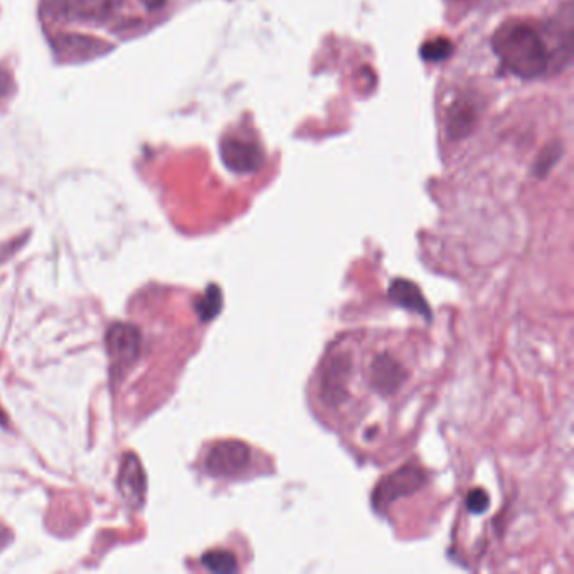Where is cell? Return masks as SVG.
Masks as SVG:
<instances>
[{
    "mask_svg": "<svg viewBox=\"0 0 574 574\" xmlns=\"http://www.w3.org/2000/svg\"><path fill=\"white\" fill-rule=\"evenodd\" d=\"M500 63L512 75L532 80L544 75L549 66V49L543 36L526 22H507L492 38Z\"/></svg>",
    "mask_w": 574,
    "mask_h": 574,
    "instance_id": "obj_1",
    "label": "cell"
},
{
    "mask_svg": "<svg viewBox=\"0 0 574 574\" xmlns=\"http://www.w3.org/2000/svg\"><path fill=\"white\" fill-rule=\"evenodd\" d=\"M352 378V359L347 352L330 357L319 379V398L327 408H339L346 401Z\"/></svg>",
    "mask_w": 574,
    "mask_h": 574,
    "instance_id": "obj_2",
    "label": "cell"
},
{
    "mask_svg": "<svg viewBox=\"0 0 574 574\" xmlns=\"http://www.w3.org/2000/svg\"><path fill=\"white\" fill-rule=\"evenodd\" d=\"M251 465V448L243 442H219L209 450L204 467L213 477H238Z\"/></svg>",
    "mask_w": 574,
    "mask_h": 574,
    "instance_id": "obj_3",
    "label": "cell"
},
{
    "mask_svg": "<svg viewBox=\"0 0 574 574\" xmlns=\"http://www.w3.org/2000/svg\"><path fill=\"white\" fill-rule=\"evenodd\" d=\"M107 347L113 373H122L139 359L142 335L132 324H113L107 332Z\"/></svg>",
    "mask_w": 574,
    "mask_h": 574,
    "instance_id": "obj_4",
    "label": "cell"
},
{
    "mask_svg": "<svg viewBox=\"0 0 574 574\" xmlns=\"http://www.w3.org/2000/svg\"><path fill=\"white\" fill-rule=\"evenodd\" d=\"M426 484V474L418 467L399 468L398 472L389 475L374 490V505L388 507L396 500L404 499L408 495L415 494Z\"/></svg>",
    "mask_w": 574,
    "mask_h": 574,
    "instance_id": "obj_5",
    "label": "cell"
},
{
    "mask_svg": "<svg viewBox=\"0 0 574 574\" xmlns=\"http://www.w3.org/2000/svg\"><path fill=\"white\" fill-rule=\"evenodd\" d=\"M410 378V374L406 371V367L391 356L388 352L374 356L371 362V371H369V379H371V386H373L376 393L381 396H393L398 393L399 388L403 386Z\"/></svg>",
    "mask_w": 574,
    "mask_h": 574,
    "instance_id": "obj_6",
    "label": "cell"
},
{
    "mask_svg": "<svg viewBox=\"0 0 574 574\" xmlns=\"http://www.w3.org/2000/svg\"><path fill=\"white\" fill-rule=\"evenodd\" d=\"M221 157L229 171L236 174H251L261 169L265 155L258 145L248 140L229 139L221 144Z\"/></svg>",
    "mask_w": 574,
    "mask_h": 574,
    "instance_id": "obj_7",
    "label": "cell"
},
{
    "mask_svg": "<svg viewBox=\"0 0 574 574\" xmlns=\"http://www.w3.org/2000/svg\"><path fill=\"white\" fill-rule=\"evenodd\" d=\"M54 17L64 21H101L110 14L112 0H54Z\"/></svg>",
    "mask_w": 574,
    "mask_h": 574,
    "instance_id": "obj_8",
    "label": "cell"
},
{
    "mask_svg": "<svg viewBox=\"0 0 574 574\" xmlns=\"http://www.w3.org/2000/svg\"><path fill=\"white\" fill-rule=\"evenodd\" d=\"M118 487L128 505L140 507L144 504L145 490H147L144 468L139 458L132 453L123 458L120 475H118Z\"/></svg>",
    "mask_w": 574,
    "mask_h": 574,
    "instance_id": "obj_9",
    "label": "cell"
},
{
    "mask_svg": "<svg viewBox=\"0 0 574 574\" xmlns=\"http://www.w3.org/2000/svg\"><path fill=\"white\" fill-rule=\"evenodd\" d=\"M479 118V107L470 96L455 101L447 117V133L452 140H460L472 132Z\"/></svg>",
    "mask_w": 574,
    "mask_h": 574,
    "instance_id": "obj_10",
    "label": "cell"
},
{
    "mask_svg": "<svg viewBox=\"0 0 574 574\" xmlns=\"http://www.w3.org/2000/svg\"><path fill=\"white\" fill-rule=\"evenodd\" d=\"M389 298L403 309L411 310V312H416V314L428 317V319L431 317L430 307H428V303L421 295L420 288L416 287L415 283L403 280V278L394 280L389 287Z\"/></svg>",
    "mask_w": 574,
    "mask_h": 574,
    "instance_id": "obj_11",
    "label": "cell"
},
{
    "mask_svg": "<svg viewBox=\"0 0 574 574\" xmlns=\"http://www.w3.org/2000/svg\"><path fill=\"white\" fill-rule=\"evenodd\" d=\"M201 563L213 571V573H234L238 571V561H236V556L229 551H223V549H218V551H209V553L204 554L201 559Z\"/></svg>",
    "mask_w": 574,
    "mask_h": 574,
    "instance_id": "obj_12",
    "label": "cell"
},
{
    "mask_svg": "<svg viewBox=\"0 0 574 574\" xmlns=\"http://www.w3.org/2000/svg\"><path fill=\"white\" fill-rule=\"evenodd\" d=\"M221 303H223L221 290L213 285V287L208 288V292L204 293V297L197 302V314L202 320H211L219 314Z\"/></svg>",
    "mask_w": 574,
    "mask_h": 574,
    "instance_id": "obj_13",
    "label": "cell"
},
{
    "mask_svg": "<svg viewBox=\"0 0 574 574\" xmlns=\"http://www.w3.org/2000/svg\"><path fill=\"white\" fill-rule=\"evenodd\" d=\"M453 51V44L445 38L433 39L430 43L423 44L421 58L425 61H442L447 59Z\"/></svg>",
    "mask_w": 574,
    "mask_h": 574,
    "instance_id": "obj_14",
    "label": "cell"
},
{
    "mask_svg": "<svg viewBox=\"0 0 574 574\" xmlns=\"http://www.w3.org/2000/svg\"><path fill=\"white\" fill-rule=\"evenodd\" d=\"M561 157V147L559 144H553L548 149L544 150L543 155L539 157L536 165L537 176L544 177L553 169L554 164L558 162Z\"/></svg>",
    "mask_w": 574,
    "mask_h": 574,
    "instance_id": "obj_15",
    "label": "cell"
},
{
    "mask_svg": "<svg viewBox=\"0 0 574 574\" xmlns=\"http://www.w3.org/2000/svg\"><path fill=\"white\" fill-rule=\"evenodd\" d=\"M467 509L472 514H484L489 509L490 499L489 495L485 494L484 490H472L467 497Z\"/></svg>",
    "mask_w": 574,
    "mask_h": 574,
    "instance_id": "obj_16",
    "label": "cell"
},
{
    "mask_svg": "<svg viewBox=\"0 0 574 574\" xmlns=\"http://www.w3.org/2000/svg\"><path fill=\"white\" fill-rule=\"evenodd\" d=\"M144 2V6L150 11H157L160 7L164 6L165 0H142Z\"/></svg>",
    "mask_w": 574,
    "mask_h": 574,
    "instance_id": "obj_17",
    "label": "cell"
}]
</instances>
